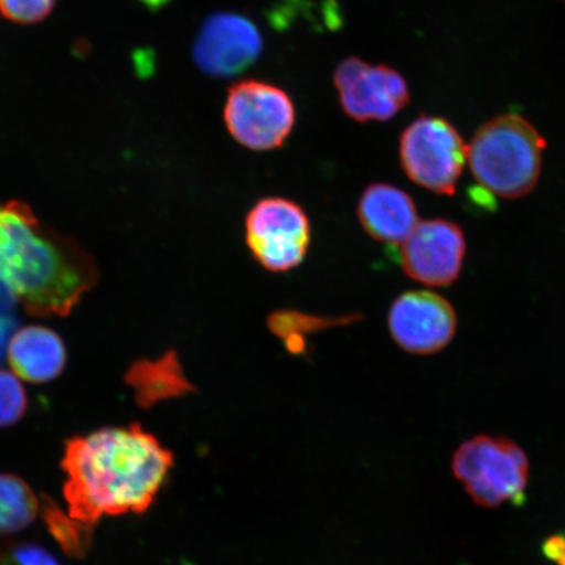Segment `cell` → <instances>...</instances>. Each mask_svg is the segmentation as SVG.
Wrapping results in <instances>:
<instances>
[{"mask_svg": "<svg viewBox=\"0 0 565 565\" xmlns=\"http://www.w3.org/2000/svg\"><path fill=\"white\" fill-rule=\"evenodd\" d=\"M173 465L172 451L139 424L73 437L61 462L67 513L94 530L104 515L145 513Z\"/></svg>", "mask_w": 565, "mask_h": 565, "instance_id": "cell-1", "label": "cell"}, {"mask_svg": "<svg viewBox=\"0 0 565 565\" xmlns=\"http://www.w3.org/2000/svg\"><path fill=\"white\" fill-rule=\"evenodd\" d=\"M0 277L30 312L66 315L95 282V266L73 242L45 230L20 203L0 207Z\"/></svg>", "mask_w": 565, "mask_h": 565, "instance_id": "cell-2", "label": "cell"}, {"mask_svg": "<svg viewBox=\"0 0 565 565\" xmlns=\"http://www.w3.org/2000/svg\"><path fill=\"white\" fill-rule=\"evenodd\" d=\"M546 141L532 124L515 115L490 119L468 150L472 175L493 198L519 200L540 181Z\"/></svg>", "mask_w": 565, "mask_h": 565, "instance_id": "cell-3", "label": "cell"}, {"mask_svg": "<svg viewBox=\"0 0 565 565\" xmlns=\"http://www.w3.org/2000/svg\"><path fill=\"white\" fill-rule=\"evenodd\" d=\"M451 469L479 505L522 504L525 499L527 457L519 445L510 440L475 437L458 448Z\"/></svg>", "mask_w": 565, "mask_h": 565, "instance_id": "cell-4", "label": "cell"}, {"mask_svg": "<svg viewBox=\"0 0 565 565\" xmlns=\"http://www.w3.org/2000/svg\"><path fill=\"white\" fill-rule=\"evenodd\" d=\"M468 150L454 125L439 117L415 119L399 140L401 164L408 179L440 195H455Z\"/></svg>", "mask_w": 565, "mask_h": 565, "instance_id": "cell-5", "label": "cell"}, {"mask_svg": "<svg viewBox=\"0 0 565 565\" xmlns=\"http://www.w3.org/2000/svg\"><path fill=\"white\" fill-rule=\"evenodd\" d=\"M224 121L239 145L268 151L292 132L296 110L287 92L273 84L245 81L233 86L224 105Z\"/></svg>", "mask_w": 565, "mask_h": 565, "instance_id": "cell-6", "label": "cell"}, {"mask_svg": "<svg viewBox=\"0 0 565 565\" xmlns=\"http://www.w3.org/2000/svg\"><path fill=\"white\" fill-rule=\"evenodd\" d=\"M246 244L254 259L271 273L298 267L310 244L309 218L298 203L265 198L246 216Z\"/></svg>", "mask_w": 565, "mask_h": 565, "instance_id": "cell-7", "label": "cell"}, {"mask_svg": "<svg viewBox=\"0 0 565 565\" xmlns=\"http://www.w3.org/2000/svg\"><path fill=\"white\" fill-rule=\"evenodd\" d=\"M334 83L345 115L359 122L387 121L409 98L407 83L397 71L359 58L339 63Z\"/></svg>", "mask_w": 565, "mask_h": 565, "instance_id": "cell-8", "label": "cell"}, {"mask_svg": "<svg viewBox=\"0 0 565 565\" xmlns=\"http://www.w3.org/2000/svg\"><path fill=\"white\" fill-rule=\"evenodd\" d=\"M466 238L461 227L447 218L419 222L399 246L402 268L409 278L429 287L454 285L462 271Z\"/></svg>", "mask_w": 565, "mask_h": 565, "instance_id": "cell-9", "label": "cell"}, {"mask_svg": "<svg viewBox=\"0 0 565 565\" xmlns=\"http://www.w3.org/2000/svg\"><path fill=\"white\" fill-rule=\"evenodd\" d=\"M387 323L401 349L414 355H433L454 341L457 315L454 306L440 295L408 291L394 300Z\"/></svg>", "mask_w": 565, "mask_h": 565, "instance_id": "cell-10", "label": "cell"}, {"mask_svg": "<svg viewBox=\"0 0 565 565\" xmlns=\"http://www.w3.org/2000/svg\"><path fill=\"white\" fill-rule=\"evenodd\" d=\"M263 49V35L250 19L233 12H216L204 21L198 33L193 56L202 73L231 77L250 67Z\"/></svg>", "mask_w": 565, "mask_h": 565, "instance_id": "cell-11", "label": "cell"}, {"mask_svg": "<svg viewBox=\"0 0 565 565\" xmlns=\"http://www.w3.org/2000/svg\"><path fill=\"white\" fill-rule=\"evenodd\" d=\"M358 216L372 238L394 246L404 244L419 223L413 198L387 183L366 188L360 198Z\"/></svg>", "mask_w": 565, "mask_h": 565, "instance_id": "cell-12", "label": "cell"}, {"mask_svg": "<svg viewBox=\"0 0 565 565\" xmlns=\"http://www.w3.org/2000/svg\"><path fill=\"white\" fill-rule=\"evenodd\" d=\"M11 370L28 383L58 377L66 364V349L58 334L42 327L15 330L7 348Z\"/></svg>", "mask_w": 565, "mask_h": 565, "instance_id": "cell-13", "label": "cell"}, {"mask_svg": "<svg viewBox=\"0 0 565 565\" xmlns=\"http://www.w3.org/2000/svg\"><path fill=\"white\" fill-rule=\"evenodd\" d=\"M40 513V500L25 480L0 475V536L23 532Z\"/></svg>", "mask_w": 565, "mask_h": 565, "instance_id": "cell-14", "label": "cell"}, {"mask_svg": "<svg viewBox=\"0 0 565 565\" xmlns=\"http://www.w3.org/2000/svg\"><path fill=\"white\" fill-rule=\"evenodd\" d=\"M129 381L137 391L139 405L143 407H152L161 401L179 397L192 388L180 370L169 363V359L168 363L138 366L130 374Z\"/></svg>", "mask_w": 565, "mask_h": 565, "instance_id": "cell-15", "label": "cell"}, {"mask_svg": "<svg viewBox=\"0 0 565 565\" xmlns=\"http://www.w3.org/2000/svg\"><path fill=\"white\" fill-rule=\"evenodd\" d=\"M41 513L49 533L66 555L83 559L88 554L92 543H94V529L70 518L68 513H63L61 508L47 498L42 503Z\"/></svg>", "mask_w": 565, "mask_h": 565, "instance_id": "cell-16", "label": "cell"}, {"mask_svg": "<svg viewBox=\"0 0 565 565\" xmlns=\"http://www.w3.org/2000/svg\"><path fill=\"white\" fill-rule=\"evenodd\" d=\"M28 398L21 379L12 371L0 370V428H9L23 418Z\"/></svg>", "mask_w": 565, "mask_h": 565, "instance_id": "cell-17", "label": "cell"}, {"mask_svg": "<svg viewBox=\"0 0 565 565\" xmlns=\"http://www.w3.org/2000/svg\"><path fill=\"white\" fill-rule=\"evenodd\" d=\"M0 565H60L58 561L38 543L0 542Z\"/></svg>", "mask_w": 565, "mask_h": 565, "instance_id": "cell-18", "label": "cell"}, {"mask_svg": "<svg viewBox=\"0 0 565 565\" xmlns=\"http://www.w3.org/2000/svg\"><path fill=\"white\" fill-rule=\"evenodd\" d=\"M58 0H0V13L13 23L33 24L44 20Z\"/></svg>", "mask_w": 565, "mask_h": 565, "instance_id": "cell-19", "label": "cell"}, {"mask_svg": "<svg viewBox=\"0 0 565 565\" xmlns=\"http://www.w3.org/2000/svg\"><path fill=\"white\" fill-rule=\"evenodd\" d=\"M17 330V321L11 315H0V360L7 355L10 339Z\"/></svg>", "mask_w": 565, "mask_h": 565, "instance_id": "cell-20", "label": "cell"}, {"mask_svg": "<svg viewBox=\"0 0 565 565\" xmlns=\"http://www.w3.org/2000/svg\"><path fill=\"white\" fill-rule=\"evenodd\" d=\"M18 300V296L9 282L0 277V315H10Z\"/></svg>", "mask_w": 565, "mask_h": 565, "instance_id": "cell-21", "label": "cell"}, {"mask_svg": "<svg viewBox=\"0 0 565 565\" xmlns=\"http://www.w3.org/2000/svg\"><path fill=\"white\" fill-rule=\"evenodd\" d=\"M545 551L547 556L559 561L561 557L565 554V540L561 539V536H555V539L550 540L546 543Z\"/></svg>", "mask_w": 565, "mask_h": 565, "instance_id": "cell-22", "label": "cell"}, {"mask_svg": "<svg viewBox=\"0 0 565 565\" xmlns=\"http://www.w3.org/2000/svg\"><path fill=\"white\" fill-rule=\"evenodd\" d=\"M141 3H145L148 9L159 10L162 6H166L169 0H140Z\"/></svg>", "mask_w": 565, "mask_h": 565, "instance_id": "cell-23", "label": "cell"}, {"mask_svg": "<svg viewBox=\"0 0 565 565\" xmlns=\"http://www.w3.org/2000/svg\"><path fill=\"white\" fill-rule=\"evenodd\" d=\"M561 565H565V554L559 559Z\"/></svg>", "mask_w": 565, "mask_h": 565, "instance_id": "cell-24", "label": "cell"}]
</instances>
